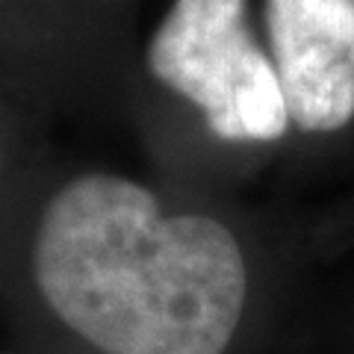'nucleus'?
Instances as JSON below:
<instances>
[{"instance_id":"2","label":"nucleus","mask_w":354,"mask_h":354,"mask_svg":"<svg viewBox=\"0 0 354 354\" xmlns=\"http://www.w3.org/2000/svg\"><path fill=\"white\" fill-rule=\"evenodd\" d=\"M160 83L204 113L227 142H274L290 113L274 62L254 44L245 0H174L148 44Z\"/></svg>"},{"instance_id":"1","label":"nucleus","mask_w":354,"mask_h":354,"mask_svg":"<svg viewBox=\"0 0 354 354\" xmlns=\"http://www.w3.org/2000/svg\"><path fill=\"white\" fill-rule=\"evenodd\" d=\"M32 274L53 313L104 354H221L248 292L221 221L165 216L118 174L77 177L50 198Z\"/></svg>"},{"instance_id":"3","label":"nucleus","mask_w":354,"mask_h":354,"mask_svg":"<svg viewBox=\"0 0 354 354\" xmlns=\"http://www.w3.org/2000/svg\"><path fill=\"white\" fill-rule=\"evenodd\" d=\"M290 121L330 133L354 118V0H266Z\"/></svg>"}]
</instances>
